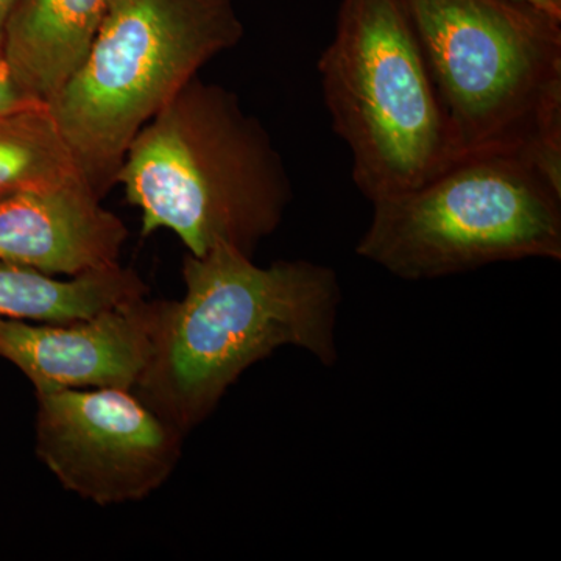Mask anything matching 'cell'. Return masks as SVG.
I'll use <instances>...</instances> for the list:
<instances>
[{"label": "cell", "instance_id": "obj_7", "mask_svg": "<svg viewBox=\"0 0 561 561\" xmlns=\"http://www.w3.org/2000/svg\"><path fill=\"white\" fill-rule=\"evenodd\" d=\"M36 454L70 493L102 505L150 496L171 478L184 434L133 390L36 393Z\"/></svg>", "mask_w": 561, "mask_h": 561}, {"label": "cell", "instance_id": "obj_13", "mask_svg": "<svg viewBox=\"0 0 561 561\" xmlns=\"http://www.w3.org/2000/svg\"><path fill=\"white\" fill-rule=\"evenodd\" d=\"M47 103L33 98L22 88L9 62L0 55V117L7 114L16 113V111L35 108L44 106Z\"/></svg>", "mask_w": 561, "mask_h": 561}, {"label": "cell", "instance_id": "obj_2", "mask_svg": "<svg viewBox=\"0 0 561 561\" xmlns=\"http://www.w3.org/2000/svg\"><path fill=\"white\" fill-rule=\"evenodd\" d=\"M116 184L142 236H179L190 254L228 245L253 257L294 198L286 162L234 92L195 77L133 139Z\"/></svg>", "mask_w": 561, "mask_h": 561}, {"label": "cell", "instance_id": "obj_9", "mask_svg": "<svg viewBox=\"0 0 561 561\" xmlns=\"http://www.w3.org/2000/svg\"><path fill=\"white\" fill-rule=\"evenodd\" d=\"M83 176L0 198V261L51 276L108 271L128 238Z\"/></svg>", "mask_w": 561, "mask_h": 561}, {"label": "cell", "instance_id": "obj_4", "mask_svg": "<svg viewBox=\"0 0 561 561\" xmlns=\"http://www.w3.org/2000/svg\"><path fill=\"white\" fill-rule=\"evenodd\" d=\"M245 27L234 0H113L87 57L47 106L101 197L128 147Z\"/></svg>", "mask_w": 561, "mask_h": 561}, {"label": "cell", "instance_id": "obj_8", "mask_svg": "<svg viewBox=\"0 0 561 561\" xmlns=\"http://www.w3.org/2000/svg\"><path fill=\"white\" fill-rule=\"evenodd\" d=\"M160 311V300L144 297L68 323L0 319V357L16 365L36 393L133 390L150 364Z\"/></svg>", "mask_w": 561, "mask_h": 561}, {"label": "cell", "instance_id": "obj_12", "mask_svg": "<svg viewBox=\"0 0 561 561\" xmlns=\"http://www.w3.org/2000/svg\"><path fill=\"white\" fill-rule=\"evenodd\" d=\"M81 176L49 106L0 117V198Z\"/></svg>", "mask_w": 561, "mask_h": 561}, {"label": "cell", "instance_id": "obj_14", "mask_svg": "<svg viewBox=\"0 0 561 561\" xmlns=\"http://www.w3.org/2000/svg\"><path fill=\"white\" fill-rule=\"evenodd\" d=\"M16 0H0V55H2L3 33H5L7 21Z\"/></svg>", "mask_w": 561, "mask_h": 561}, {"label": "cell", "instance_id": "obj_5", "mask_svg": "<svg viewBox=\"0 0 561 561\" xmlns=\"http://www.w3.org/2000/svg\"><path fill=\"white\" fill-rule=\"evenodd\" d=\"M324 106L368 202L409 192L456 161L451 133L402 0H342L321 54Z\"/></svg>", "mask_w": 561, "mask_h": 561}, {"label": "cell", "instance_id": "obj_11", "mask_svg": "<svg viewBox=\"0 0 561 561\" xmlns=\"http://www.w3.org/2000/svg\"><path fill=\"white\" fill-rule=\"evenodd\" d=\"M146 294L138 273L121 264L62 279L0 261V319L68 323L139 300Z\"/></svg>", "mask_w": 561, "mask_h": 561}, {"label": "cell", "instance_id": "obj_1", "mask_svg": "<svg viewBox=\"0 0 561 561\" xmlns=\"http://www.w3.org/2000/svg\"><path fill=\"white\" fill-rule=\"evenodd\" d=\"M186 291L161 301L153 354L136 394L183 434L208 419L251 365L283 346L337 360V273L306 260L267 267L228 245L183 262Z\"/></svg>", "mask_w": 561, "mask_h": 561}, {"label": "cell", "instance_id": "obj_3", "mask_svg": "<svg viewBox=\"0 0 561 561\" xmlns=\"http://www.w3.org/2000/svg\"><path fill=\"white\" fill-rule=\"evenodd\" d=\"M456 160L507 154L561 183V18L524 0H402Z\"/></svg>", "mask_w": 561, "mask_h": 561}, {"label": "cell", "instance_id": "obj_6", "mask_svg": "<svg viewBox=\"0 0 561 561\" xmlns=\"http://www.w3.org/2000/svg\"><path fill=\"white\" fill-rule=\"evenodd\" d=\"M356 253L404 280L560 261L561 183L523 158H460L415 190L373 203Z\"/></svg>", "mask_w": 561, "mask_h": 561}, {"label": "cell", "instance_id": "obj_10", "mask_svg": "<svg viewBox=\"0 0 561 561\" xmlns=\"http://www.w3.org/2000/svg\"><path fill=\"white\" fill-rule=\"evenodd\" d=\"M113 0H16L2 57L28 94L49 103L87 57Z\"/></svg>", "mask_w": 561, "mask_h": 561}, {"label": "cell", "instance_id": "obj_15", "mask_svg": "<svg viewBox=\"0 0 561 561\" xmlns=\"http://www.w3.org/2000/svg\"><path fill=\"white\" fill-rule=\"evenodd\" d=\"M524 2L531 3L538 9L549 11V13L561 18V0H524Z\"/></svg>", "mask_w": 561, "mask_h": 561}]
</instances>
